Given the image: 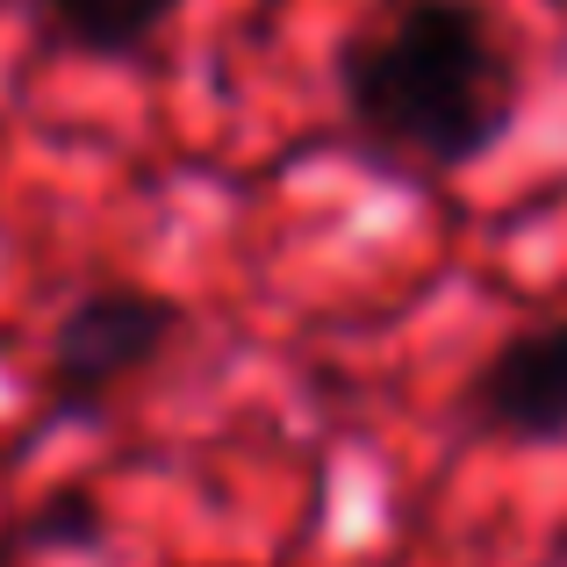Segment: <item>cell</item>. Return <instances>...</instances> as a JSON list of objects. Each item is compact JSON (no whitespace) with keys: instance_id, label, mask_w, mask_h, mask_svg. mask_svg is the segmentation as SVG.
<instances>
[{"instance_id":"277c9868","label":"cell","mask_w":567,"mask_h":567,"mask_svg":"<svg viewBox=\"0 0 567 567\" xmlns=\"http://www.w3.org/2000/svg\"><path fill=\"white\" fill-rule=\"evenodd\" d=\"M37 14L51 22V37L65 51L123 58V51H144L181 14V0H37Z\"/></svg>"},{"instance_id":"5b68a950","label":"cell","mask_w":567,"mask_h":567,"mask_svg":"<svg viewBox=\"0 0 567 567\" xmlns=\"http://www.w3.org/2000/svg\"><path fill=\"white\" fill-rule=\"evenodd\" d=\"M0 567H14V554H8V546H0Z\"/></svg>"},{"instance_id":"6da1fadb","label":"cell","mask_w":567,"mask_h":567,"mask_svg":"<svg viewBox=\"0 0 567 567\" xmlns=\"http://www.w3.org/2000/svg\"><path fill=\"white\" fill-rule=\"evenodd\" d=\"M346 123L381 152L460 173L517 130V51L482 0H388L338 51Z\"/></svg>"},{"instance_id":"3957f363","label":"cell","mask_w":567,"mask_h":567,"mask_svg":"<svg viewBox=\"0 0 567 567\" xmlns=\"http://www.w3.org/2000/svg\"><path fill=\"white\" fill-rule=\"evenodd\" d=\"M467 416L496 439H567V317L503 338L467 381Z\"/></svg>"},{"instance_id":"7a4b0ae2","label":"cell","mask_w":567,"mask_h":567,"mask_svg":"<svg viewBox=\"0 0 567 567\" xmlns=\"http://www.w3.org/2000/svg\"><path fill=\"white\" fill-rule=\"evenodd\" d=\"M181 338V302L152 288H86L80 302H65V317L51 323V346H43V395L58 410H86L109 388L137 381L144 367H158Z\"/></svg>"}]
</instances>
